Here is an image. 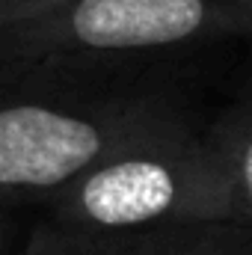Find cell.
Listing matches in <instances>:
<instances>
[{
	"instance_id": "cell-3",
	"label": "cell",
	"mask_w": 252,
	"mask_h": 255,
	"mask_svg": "<svg viewBox=\"0 0 252 255\" xmlns=\"http://www.w3.org/2000/svg\"><path fill=\"white\" fill-rule=\"evenodd\" d=\"M223 36H252V0H51L0 21V77Z\"/></svg>"
},
{
	"instance_id": "cell-6",
	"label": "cell",
	"mask_w": 252,
	"mask_h": 255,
	"mask_svg": "<svg viewBox=\"0 0 252 255\" xmlns=\"http://www.w3.org/2000/svg\"><path fill=\"white\" fill-rule=\"evenodd\" d=\"M42 3H51V0H0V21L3 18H15V15H24Z\"/></svg>"
},
{
	"instance_id": "cell-5",
	"label": "cell",
	"mask_w": 252,
	"mask_h": 255,
	"mask_svg": "<svg viewBox=\"0 0 252 255\" xmlns=\"http://www.w3.org/2000/svg\"><path fill=\"white\" fill-rule=\"evenodd\" d=\"M211 136L220 145V151L229 163V172L235 178L241 217L247 226H252V110L223 119L211 130Z\"/></svg>"
},
{
	"instance_id": "cell-2",
	"label": "cell",
	"mask_w": 252,
	"mask_h": 255,
	"mask_svg": "<svg viewBox=\"0 0 252 255\" xmlns=\"http://www.w3.org/2000/svg\"><path fill=\"white\" fill-rule=\"evenodd\" d=\"M45 205L51 220L89 232L244 223L220 145L184 125L107 157Z\"/></svg>"
},
{
	"instance_id": "cell-1",
	"label": "cell",
	"mask_w": 252,
	"mask_h": 255,
	"mask_svg": "<svg viewBox=\"0 0 252 255\" xmlns=\"http://www.w3.org/2000/svg\"><path fill=\"white\" fill-rule=\"evenodd\" d=\"M184 125L130 95H89L51 74L0 77V205L48 202L107 157Z\"/></svg>"
},
{
	"instance_id": "cell-7",
	"label": "cell",
	"mask_w": 252,
	"mask_h": 255,
	"mask_svg": "<svg viewBox=\"0 0 252 255\" xmlns=\"http://www.w3.org/2000/svg\"><path fill=\"white\" fill-rule=\"evenodd\" d=\"M9 211H12V208L0 205V250H3V244H6V238H9Z\"/></svg>"
},
{
	"instance_id": "cell-4",
	"label": "cell",
	"mask_w": 252,
	"mask_h": 255,
	"mask_svg": "<svg viewBox=\"0 0 252 255\" xmlns=\"http://www.w3.org/2000/svg\"><path fill=\"white\" fill-rule=\"evenodd\" d=\"M250 226L205 223L148 232H89L42 220L18 255H252Z\"/></svg>"
}]
</instances>
